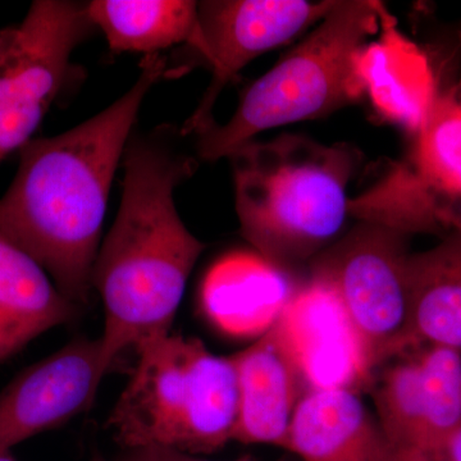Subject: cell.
I'll return each instance as SVG.
<instances>
[{
  "label": "cell",
  "mask_w": 461,
  "mask_h": 461,
  "mask_svg": "<svg viewBox=\"0 0 461 461\" xmlns=\"http://www.w3.org/2000/svg\"><path fill=\"white\" fill-rule=\"evenodd\" d=\"M147 56L131 89L68 131L30 140L0 198V235L50 275L78 308L89 303L109 191L149 90L167 74Z\"/></svg>",
  "instance_id": "1"
},
{
  "label": "cell",
  "mask_w": 461,
  "mask_h": 461,
  "mask_svg": "<svg viewBox=\"0 0 461 461\" xmlns=\"http://www.w3.org/2000/svg\"><path fill=\"white\" fill-rule=\"evenodd\" d=\"M113 226L93 273L105 311L100 336L109 368L121 353L172 332L187 281L205 245L182 222L175 190L195 171L175 129L131 136Z\"/></svg>",
  "instance_id": "2"
},
{
  "label": "cell",
  "mask_w": 461,
  "mask_h": 461,
  "mask_svg": "<svg viewBox=\"0 0 461 461\" xmlns=\"http://www.w3.org/2000/svg\"><path fill=\"white\" fill-rule=\"evenodd\" d=\"M229 158L240 230L258 256L291 273L339 239L350 215L357 149L282 133Z\"/></svg>",
  "instance_id": "3"
},
{
  "label": "cell",
  "mask_w": 461,
  "mask_h": 461,
  "mask_svg": "<svg viewBox=\"0 0 461 461\" xmlns=\"http://www.w3.org/2000/svg\"><path fill=\"white\" fill-rule=\"evenodd\" d=\"M138 354L108 420L126 450L159 446L213 454L233 441L239 384L230 357H218L200 339L172 332L147 342Z\"/></svg>",
  "instance_id": "4"
},
{
  "label": "cell",
  "mask_w": 461,
  "mask_h": 461,
  "mask_svg": "<svg viewBox=\"0 0 461 461\" xmlns=\"http://www.w3.org/2000/svg\"><path fill=\"white\" fill-rule=\"evenodd\" d=\"M384 11L371 0H338L308 38L245 90L229 122L200 133L199 157L229 158L267 130L326 117L362 98L357 56L379 32Z\"/></svg>",
  "instance_id": "5"
},
{
  "label": "cell",
  "mask_w": 461,
  "mask_h": 461,
  "mask_svg": "<svg viewBox=\"0 0 461 461\" xmlns=\"http://www.w3.org/2000/svg\"><path fill=\"white\" fill-rule=\"evenodd\" d=\"M403 233L362 222L309 263L311 278L332 288L373 373L405 351L409 326Z\"/></svg>",
  "instance_id": "6"
},
{
  "label": "cell",
  "mask_w": 461,
  "mask_h": 461,
  "mask_svg": "<svg viewBox=\"0 0 461 461\" xmlns=\"http://www.w3.org/2000/svg\"><path fill=\"white\" fill-rule=\"evenodd\" d=\"M406 162L351 203L355 217L409 236L461 230V104L436 95Z\"/></svg>",
  "instance_id": "7"
},
{
  "label": "cell",
  "mask_w": 461,
  "mask_h": 461,
  "mask_svg": "<svg viewBox=\"0 0 461 461\" xmlns=\"http://www.w3.org/2000/svg\"><path fill=\"white\" fill-rule=\"evenodd\" d=\"M86 3L33 2L0 62V163L32 140L71 78L72 54L94 29Z\"/></svg>",
  "instance_id": "8"
},
{
  "label": "cell",
  "mask_w": 461,
  "mask_h": 461,
  "mask_svg": "<svg viewBox=\"0 0 461 461\" xmlns=\"http://www.w3.org/2000/svg\"><path fill=\"white\" fill-rule=\"evenodd\" d=\"M338 0H208L198 9L199 53L211 66V84L181 130L200 135L213 126V108L227 84L251 60L317 26Z\"/></svg>",
  "instance_id": "9"
},
{
  "label": "cell",
  "mask_w": 461,
  "mask_h": 461,
  "mask_svg": "<svg viewBox=\"0 0 461 461\" xmlns=\"http://www.w3.org/2000/svg\"><path fill=\"white\" fill-rule=\"evenodd\" d=\"M393 362L372 386L379 426L403 454L444 453L461 429V353L426 345Z\"/></svg>",
  "instance_id": "10"
},
{
  "label": "cell",
  "mask_w": 461,
  "mask_h": 461,
  "mask_svg": "<svg viewBox=\"0 0 461 461\" xmlns=\"http://www.w3.org/2000/svg\"><path fill=\"white\" fill-rule=\"evenodd\" d=\"M109 369L100 338H84L21 372L0 393V450L89 411Z\"/></svg>",
  "instance_id": "11"
},
{
  "label": "cell",
  "mask_w": 461,
  "mask_h": 461,
  "mask_svg": "<svg viewBox=\"0 0 461 461\" xmlns=\"http://www.w3.org/2000/svg\"><path fill=\"white\" fill-rule=\"evenodd\" d=\"M305 393L373 386V373L353 324L332 288L309 277L278 320Z\"/></svg>",
  "instance_id": "12"
},
{
  "label": "cell",
  "mask_w": 461,
  "mask_h": 461,
  "mask_svg": "<svg viewBox=\"0 0 461 461\" xmlns=\"http://www.w3.org/2000/svg\"><path fill=\"white\" fill-rule=\"evenodd\" d=\"M287 450L303 461H429L391 444L359 393L314 391L297 405Z\"/></svg>",
  "instance_id": "13"
},
{
  "label": "cell",
  "mask_w": 461,
  "mask_h": 461,
  "mask_svg": "<svg viewBox=\"0 0 461 461\" xmlns=\"http://www.w3.org/2000/svg\"><path fill=\"white\" fill-rule=\"evenodd\" d=\"M239 384V420L233 441L287 450L291 421L304 384L277 324L244 350L230 355Z\"/></svg>",
  "instance_id": "14"
},
{
  "label": "cell",
  "mask_w": 461,
  "mask_h": 461,
  "mask_svg": "<svg viewBox=\"0 0 461 461\" xmlns=\"http://www.w3.org/2000/svg\"><path fill=\"white\" fill-rule=\"evenodd\" d=\"M293 275L254 253L224 257L206 276L203 303L212 320L236 335L259 338L295 295Z\"/></svg>",
  "instance_id": "15"
},
{
  "label": "cell",
  "mask_w": 461,
  "mask_h": 461,
  "mask_svg": "<svg viewBox=\"0 0 461 461\" xmlns=\"http://www.w3.org/2000/svg\"><path fill=\"white\" fill-rule=\"evenodd\" d=\"M379 30L381 38L364 45L357 56L364 94L384 118L417 133L436 98L429 62L397 32L386 9Z\"/></svg>",
  "instance_id": "16"
},
{
  "label": "cell",
  "mask_w": 461,
  "mask_h": 461,
  "mask_svg": "<svg viewBox=\"0 0 461 461\" xmlns=\"http://www.w3.org/2000/svg\"><path fill=\"white\" fill-rule=\"evenodd\" d=\"M409 326L405 351L441 346L461 353V230L446 233L406 263Z\"/></svg>",
  "instance_id": "17"
},
{
  "label": "cell",
  "mask_w": 461,
  "mask_h": 461,
  "mask_svg": "<svg viewBox=\"0 0 461 461\" xmlns=\"http://www.w3.org/2000/svg\"><path fill=\"white\" fill-rule=\"evenodd\" d=\"M78 313L41 266L0 235V364Z\"/></svg>",
  "instance_id": "18"
},
{
  "label": "cell",
  "mask_w": 461,
  "mask_h": 461,
  "mask_svg": "<svg viewBox=\"0 0 461 461\" xmlns=\"http://www.w3.org/2000/svg\"><path fill=\"white\" fill-rule=\"evenodd\" d=\"M91 23L115 53L159 54L173 45H200L198 2L187 0H94L86 3Z\"/></svg>",
  "instance_id": "19"
},
{
  "label": "cell",
  "mask_w": 461,
  "mask_h": 461,
  "mask_svg": "<svg viewBox=\"0 0 461 461\" xmlns=\"http://www.w3.org/2000/svg\"><path fill=\"white\" fill-rule=\"evenodd\" d=\"M117 461H208L199 459L195 455L182 453L175 448L148 446V447L130 448ZM233 461H259L253 455L247 454Z\"/></svg>",
  "instance_id": "20"
},
{
  "label": "cell",
  "mask_w": 461,
  "mask_h": 461,
  "mask_svg": "<svg viewBox=\"0 0 461 461\" xmlns=\"http://www.w3.org/2000/svg\"><path fill=\"white\" fill-rule=\"evenodd\" d=\"M445 455L448 461H461V429L451 436L445 447Z\"/></svg>",
  "instance_id": "21"
},
{
  "label": "cell",
  "mask_w": 461,
  "mask_h": 461,
  "mask_svg": "<svg viewBox=\"0 0 461 461\" xmlns=\"http://www.w3.org/2000/svg\"><path fill=\"white\" fill-rule=\"evenodd\" d=\"M14 27H8V29L0 30V62L3 57L7 53L9 45H11L12 39H14Z\"/></svg>",
  "instance_id": "22"
},
{
  "label": "cell",
  "mask_w": 461,
  "mask_h": 461,
  "mask_svg": "<svg viewBox=\"0 0 461 461\" xmlns=\"http://www.w3.org/2000/svg\"><path fill=\"white\" fill-rule=\"evenodd\" d=\"M0 461H17L14 459L11 450H0Z\"/></svg>",
  "instance_id": "23"
},
{
  "label": "cell",
  "mask_w": 461,
  "mask_h": 461,
  "mask_svg": "<svg viewBox=\"0 0 461 461\" xmlns=\"http://www.w3.org/2000/svg\"><path fill=\"white\" fill-rule=\"evenodd\" d=\"M91 461H107L104 459V457H102V456H94L93 457V460Z\"/></svg>",
  "instance_id": "24"
},
{
  "label": "cell",
  "mask_w": 461,
  "mask_h": 461,
  "mask_svg": "<svg viewBox=\"0 0 461 461\" xmlns=\"http://www.w3.org/2000/svg\"><path fill=\"white\" fill-rule=\"evenodd\" d=\"M460 104H461V103H460Z\"/></svg>",
  "instance_id": "25"
}]
</instances>
